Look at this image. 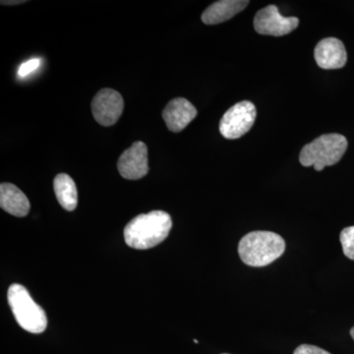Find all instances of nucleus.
Returning a JSON list of instances; mask_svg holds the SVG:
<instances>
[{
	"mask_svg": "<svg viewBox=\"0 0 354 354\" xmlns=\"http://www.w3.org/2000/svg\"><path fill=\"white\" fill-rule=\"evenodd\" d=\"M0 206L7 213L18 218L27 216L31 208L24 193L11 183H1L0 185Z\"/></svg>",
	"mask_w": 354,
	"mask_h": 354,
	"instance_id": "9b49d317",
	"label": "nucleus"
},
{
	"mask_svg": "<svg viewBox=\"0 0 354 354\" xmlns=\"http://www.w3.org/2000/svg\"><path fill=\"white\" fill-rule=\"evenodd\" d=\"M348 149V140L337 133L322 135L307 144L300 152L299 162L304 167H314L317 171L341 160Z\"/></svg>",
	"mask_w": 354,
	"mask_h": 354,
	"instance_id": "7ed1b4c3",
	"label": "nucleus"
},
{
	"mask_svg": "<svg viewBox=\"0 0 354 354\" xmlns=\"http://www.w3.org/2000/svg\"><path fill=\"white\" fill-rule=\"evenodd\" d=\"M299 25L297 17H283L276 6L261 9L254 18V29L260 35L281 37L295 31Z\"/></svg>",
	"mask_w": 354,
	"mask_h": 354,
	"instance_id": "423d86ee",
	"label": "nucleus"
},
{
	"mask_svg": "<svg viewBox=\"0 0 354 354\" xmlns=\"http://www.w3.org/2000/svg\"><path fill=\"white\" fill-rule=\"evenodd\" d=\"M351 337H353V339H354V327L351 328Z\"/></svg>",
	"mask_w": 354,
	"mask_h": 354,
	"instance_id": "a211bd4d",
	"label": "nucleus"
},
{
	"mask_svg": "<svg viewBox=\"0 0 354 354\" xmlns=\"http://www.w3.org/2000/svg\"><path fill=\"white\" fill-rule=\"evenodd\" d=\"M256 116L257 111L252 102H237L223 114L220 122L221 134L225 139L241 138L252 128Z\"/></svg>",
	"mask_w": 354,
	"mask_h": 354,
	"instance_id": "39448f33",
	"label": "nucleus"
},
{
	"mask_svg": "<svg viewBox=\"0 0 354 354\" xmlns=\"http://www.w3.org/2000/svg\"><path fill=\"white\" fill-rule=\"evenodd\" d=\"M53 189L62 208L72 212L78 204V192L73 179L66 174H59L53 180Z\"/></svg>",
	"mask_w": 354,
	"mask_h": 354,
	"instance_id": "ddd939ff",
	"label": "nucleus"
},
{
	"mask_svg": "<svg viewBox=\"0 0 354 354\" xmlns=\"http://www.w3.org/2000/svg\"><path fill=\"white\" fill-rule=\"evenodd\" d=\"M293 354H330L324 349L318 348L316 346H311V344H301L298 346L295 351Z\"/></svg>",
	"mask_w": 354,
	"mask_h": 354,
	"instance_id": "dca6fc26",
	"label": "nucleus"
},
{
	"mask_svg": "<svg viewBox=\"0 0 354 354\" xmlns=\"http://www.w3.org/2000/svg\"><path fill=\"white\" fill-rule=\"evenodd\" d=\"M124 108L122 95L113 88H102L95 95L92 111L95 121L102 127H111L120 120Z\"/></svg>",
	"mask_w": 354,
	"mask_h": 354,
	"instance_id": "0eeeda50",
	"label": "nucleus"
},
{
	"mask_svg": "<svg viewBox=\"0 0 354 354\" xmlns=\"http://www.w3.org/2000/svg\"><path fill=\"white\" fill-rule=\"evenodd\" d=\"M196 116V108L184 97L171 100L162 111L165 124L174 133L183 131Z\"/></svg>",
	"mask_w": 354,
	"mask_h": 354,
	"instance_id": "9d476101",
	"label": "nucleus"
},
{
	"mask_svg": "<svg viewBox=\"0 0 354 354\" xmlns=\"http://www.w3.org/2000/svg\"><path fill=\"white\" fill-rule=\"evenodd\" d=\"M286 250L283 237L272 232H252L242 237L239 254L251 267H264L279 259Z\"/></svg>",
	"mask_w": 354,
	"mask_h": 354,
	"instance_id": "f03ea898",
	"label": "nucleus"
},
{
	"mask_svg": "<svg viewBox=\"0 0 354 354\" xmlns=\"http://www.w3.org/2000/svg\"><path fill=\"white\" fill-rule=\"evenodd\" d=\"M7 298L21 328L32 334H41L46 330L48 327L46 312L32 300L25 286L13 283L9 288Z\"/></svg>",
	"mask_w": 354,
	"mask_h": 354,
	"instance_id": "20e7f679",
	"label": "nucleus"
},
{
	"mask_svg": "<svg viewBox=\"0 0 354 354\" xmlns=\"http://www.w3.org/2000/svg\"><path fill=\"white\" fill-rule=\"evenodd\" d=\"M120 176L128 180H138L149 172L148 148L143 142H135L122 153L118 162Z\"/></svg>",
	"mask_w": 354,
	"mask_h": 354,
	"instance_id": "6e6552de",
	"label": "nucleus"
},
{
	"mask_svg": "<svg viewBox=\"0 0 354 354\" xmlns=\"http://www.w3.org/2000/svg\"><path fill=\"white\" fill-rule=\"evenodd\" d=\"M41 64V58H31V59L23 62L19 66V70H18V76H19V78H26V77L29 76L32 72L39 69Z\"/></svg>",
	"mask_w": 354,
	"mask_h": 354,
	"instance_id": "2eb2a0df",
	"label": "nucleus"
},
{
	"mask_svg": "<svg viewBox=\"0 0 354 354\" xmlns=\"http://www.w3.org/2000/svg\"><path fill=\"white\" fill-rule=\"evenodd\" d=\"M247 0H221L209 6L202 14L206 25H216L234 17L248 6Z\"/></svg>",
	"mask_w": 354,
	"mask_h": 354,
	"instance_id": "f8f14e48",
	"label": "nucleus"
},
{
	"mask_svg": "<svg viewBox=\"0 0 354 354\" xmlns=\"http://www.w3.org/2000/svg\"><path fill=\"white\" fill-rule=\"evenodd\" d=\"M223 354H227V353H223Z\"/></svg>",
	"mask_w": 354,
	"mask_h": 354,
	"instance_id": "6ab92c4d",
	"label": "nucleus"
},
{
	"mask_svg": "<svg viewBox=\"0 0 354 354\" xmlns=\"http://www.w3.org/2000/svg\"><path fill=\"white\" fill-rule=\"evenodd\" d=\"M314 57L322 69L342 68L348 62V53L341 39L326 38L317 44Z\"/></svg>",
	"mask_w": 354,
	"mask_h": 354,
	"instance_id": "1a4fd4ad",
	"label": "nucleus"
},
{
	"mask_svg": "<svg viewBox=\"0 0 354 354\" xmlns=\"http://www.w3.org/2000/svg\"><path fill=\"white\" fill-rule=\"evenodd\" d=\"M342 251L348 259L354 260V225L344 228L339 235Z\"/></svg>",
	"mask_w": 354,
	"mask_h": 354,
	"instance_id": "4468645a",
	"label": "nucleus"
},
{
	"mask_svg": "<svg viewBox=\"0 0 354 354\" xmlns=\"http://www.w3.org/2000/svg\"><path fill=\"white\" fill-rule=\"evenodd\" d=\"M171 227V218L167 212L142 214L127 223L124 241L131 248L146 250L162 243L169 236Z\"/></svg>",
	"mask_w": 354,
	"mask_h": 354,
	"instance_id": "f257e3e1",
	"label": "nucleus"
},
{
	"mask_svg": "<svg viewBox=\"0 0 354 354\" xmlns=\"http://www.w3.org/2000/svg\"><path fill=\"white\" fill-rule=\"evenodd\" d=\"M26 1H19V0H18V1H7V0H6V1H1V4H3V6H16V4H22V3H25Z\"/></svg>",
	"mask_w": 354,
	"mask_h": 354,
	"instance_id": "f3484780",
	"label": "nucleus"
}]
</instances>
